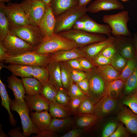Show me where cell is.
I'll list each match as a JSON object with an SVG mask.
<instances>
[{
  "label": "cell",
  "instance_id": "obj_1",
  "mask_svg": "<svg viewBox=\"0 0 137 137\" xmlns=\"http://www.w3.org/2000/svg\"><path fill=\"white\" fill-rule=\"evenodd\" d=\"M77 47L72 41L54 34L43 38L41 43L34 48L33 51L40 54H51L58 51Z\"/></svg>",
  "mask_w": 137,
  "mask_h": 137
},
{
  "label": "cell",
  "instance_id": "obj_2",
  "mask_svg": "<svg viewBox=\"0 0 137 137\" xmlns=\"http://www.w3.org/2000/svg\"><path fill=\"white\" fill-rule=\"evenodd\" d=\"M51 54H40L33 50L18 55H9L4 61L9 64L46 67L50 61Z\"/></svg>",
  "mask_w": 137,
  "mask_h": 137
},
{
  "label": "cell",
  "instance_id": "obj_3",
  "mask_svg": "<svg viewBox=\"0 0 137 137\" xmlns=\"http://www.w3.org/2000/svg\"><path fill=\"white\" fill-rule=\"evenodd\" d=\"M87 8L79 5L74 6L56 17L54 33L71 29L76 22L86 13Z\"/></svg>",
  "mask_w": 137,
  "mask_h": 137
},
{
  "label": "cell",
  "instance_id": "obj_4",
  "mask_svg": "<svg viewBox=\"0 0 137 137\" xmlns=\"http://www.w3.org/2000/svg\"><path fill=\"white\" fill-rule=\"evenodd\" d=\"M129 19V12L126 10L114 14L105 15L102 19L103 22L110 27L113 36L120 35L131 37L132 34L127 26Z\"/></svg>",
  "mask_w": 137,
  "mask_h": 137
},
{
  "label": "cell",
  "instance_id": "obj_5",
  "mask_svg": "<svg viewBox=\"0 0 137 137\" xmlns=\"http://www.w3.org/2000/svg\"><path fill=\"white\" fill-rule=\"evenodd\" d=\"M57 34L72 41L75 44L77 47L79 48L104 40L107 38L104 34L73 29Z\"/></svg>",
  "mask_w": 137,
  "mask_h": 137
},
{
  "label": "cell",
  "instance_id": "obj_6",
  "mask_svg": "<svg viewBox=\"0 0 137 137\" xmlns=\"http://www.w3.org/2000/svg\"><path fill=\"white\" fill-rule=\"evenodd\" d=\"M10 33L23 40L34 48L42 42L43 38L38 26L29 24L18 26L9 23Z\"/></svg>",
  "mask_w": 137,
  "mask_h": 137
},
{
  "label": "cell",
  "instance_id": "obj_7",
  "mask_svg": "<svg viewBox=\"0 0 137 137\" xmlns=\"http://www.w3.org/2000/svg\"><path fill=\"white\" fill-rule=\"evenodd\" d=\"M10 107L12 110L16 111L19 115L25 137L41 131L33 123L30 116V110L25 100L21 101L15 99H10Z\"/></svg>",
  "mask_w": 137,
  "mask_h": 137
},
{
  "label": "cell",
  "instance_id": "obj_8",
  "mask_svg": "<svg viewBox=\"0 0 137 137\" xmlns=\"http://www.w3.org/2000/svg\"><path fill=\"white\" fill-rule=\"evenodd\" d=\"M89 83L87 95L96 104L105 94L106 82L96 68L85 72Z\"/></svg>",
  "mask_w": 137,
  "mask_h": 137
},
{
  "label": "cell",
  "instance_id": "obj_9",
  "mask_svg": "<svg viewBox=\"0 0 137 137\" xmlns=\"http://www.w3.org/2000/svg\"><path fill=\"white\" fill-rule=\"evenodd\" d=\"M20 4L24 10L30 24L38 26L47 5L41 0H24Z\"/></svg>",
  "mask_w": 137,
  "mask_h": 137
},
{
  "label": "cell",
  "instance_id": "obj_10",
  "mask_svg": "<svg viewBox=\"0 0 137 137\" xmlns=\"http://www.w3.org/2000/svg\"><path fill=\"white\" fill-rule=\"evenodd\" d=\"M1 42L7 53L10 55H20L33 51L34 49L29 44L10 33Z\"/></svg>",
  "mask_w": 137,
  "mask_h": 137
},
{
  "label": "cell",
  "instance_id": "obj_11",
  "mask_svg": "<svg viewBox=\"0 0 137 137\" xmlns=\"http://www.w3.org/2000/svg\"><path fill=\"white\" fill-rule=\"evenodd\" d=\"M3 10L9 24L20 26L30 24L20 4L10 3L6 6L5 5Z\"/></svg>",
  "mask_w": 137,
  "mask_h": 137
},
{
  "label": "cell",
  "instance_id": "obj_12",
  "mask_svg": "<svg viewBox=\"0 0 137 137\" xmlns=\"http://www.w3.org/2000/svg\"><path fill=\"white\" fill-rule=\"evenodd\" d=\"M114 43L117 51L124 58L128 60L135 57V48L132 38L116 36Z\"/></svg>",
  "mask_w": 137,
  "mask_h": 137
},
{
  "label": "cell",
  "instance_id": "obj_13",
  "mask_svg": "<svg viewBox=\"0 0 137 137\" xmlns=\"http://www.w3.org/2000/svg\"><path fill=\"white\" fill-rule=\"evenodd\" d=\"M56 23V17L49 4L47 5L44 14L38 26L43 38L55 34Z\"/></svg>",
  "mask_w": 137,
  "mask_h": 137
},
{
  "label": "cell",
  "instance_id": "obj_14",
  "mask_svg": "<svg viewBox=\"0 0 137 137\" xmlns=\"http://www.w3.org/2000/svg\"><path fill=\"white\" fill-rule=\"evenodd\" d=\"M116 106L115 99L105 95L95 104L94 114L100 119L111 113Z\"/></svg>",
  "mask_w": 137,
  "mask_h": 137
},
{
  "label": "cell",
  "instance_id": "obj_15",
  "mask_svg": "<svg viewBox=\"0 0 137 137\" xmlns=\"http://www.w3.org/2000/svg\"><path fill=\"white\" fill-rule=\"evenodd\" d=\"M124 8V6L118 0H95L87 7V12L95 13Z\"/></svg>",
  "mask_w": 137,
  "mask_h": 137
},
{
  "label": "cell",
  "instance_id": "obj_16",
  "mask_svg": "<svg viewBox=\"0 0 137 137\" xmlns=\"http://www.w3.org/2000/svg\"><path fill=\"white\" fill-rule=\"evenodd\" d=\"M81 19L84 23V31L104 34L108 37L112 35L111 29L108 24H102L97 23L86 13Z\"/></svg>",
  "mask_w": 137,
  "mask_h": 137
},
{
  "label": "cell",
  "instance_id": "obj_17",
  "mask_svg": "<svg viewBox=\"0 0 137 137\" xmlns=\"http://www.w3.org/2000/svg\"><path fill=\"white\" fill-rule=\"evenodd\" d=\"M117 118L126 127L127 131L137 136V114L128 108H125L117 115Z\"/></svg>",
  "mask_w": 137,
  "mask_h": 137
},
{
  "label": "cell",
  "instance_id": "obj_18",
  "mask_svg": "<svg viewBox=\"0 0 137 137\" xmlns=\"http://www.w3.org/2000/svg\"><path fill=\"white\" fill-rule=\"evenodd\" d=\"M81 57L87 58L80 48L76 47L69 49L60 50L51 54L50 60L55 62H60Z\"/></svg>",
  "mask_w": 137,
  "mask_h": 137
},
{
  "label": "cell",
  "instance_id": "obj_19",
  "mask_svg": "<svg viewBox=\"0 0 137 137\" xmlns=\"http://www.w3.org/2000/svg\"><path fill=\"white\" fill-rule=\"evenodd\" d=\"M24 99L31 111L40 112L48 110L50 102L40 94L33 95H25Z\"/></svg>",
  "mask_w": 137,
  "mask_h": 137
},
{
  "label": "cell",
  "instance_id": "obj_20",
  "mask_svg": "<svg viewBox=\"0 0 137 137\" xmlns=\"http://www.w3.org/2000/svg\"><path fill=\"white\" fill-rule=\"evenodd\" d=\"M73 127L81 130L83 132L89 130L99 119L93 114L74 115Z\"/></svg>",
  "mask_w": 137,
  "mask_h": 137
},
{
  "label": "cell",
  "instance_id": "obj_21",
  "mask_svg": "<svg viewBox=\"0 0 137 137\" xmlns=\"http://www.w3.org/2000/svg\"><path fill=\"white\" fill-rule=\"evenodd\" d=\"M114 37L112 35L108 37L105 40L93 43L80 48L90 60L100 53L105 47L114 42Z\"/></svg>",
  "mask_w": 137,
  "mask_h": 137
},
{
  "label": "cell",
  "instance_id": "obj_22",
  "mask_svg": "<svg viewBox=\"0 0 137 137\" xmlns=\"http://www.w3.org/2000/svg\"><path fill=\"white\" fill-rule=\"evenodd\" d=\"M48 111L36 112L30 114L33 123L41 131L47 130L51 123L52 117Z\"/></svg>",
  "mask_w": 137,
  "mask_h": 137
},
{
  "label": "cell",
  "instance_id": "obj_23",
  "mask_svg": "<svg viewBox=\"0 0 137 137\" xmlns=\"http://www.w3.org/2000/svg\"><path fill=\"white\" fill-rule=\"evenodd\" d=\"M46 68L49 72V81L58 91L63 88L61 80L60 62L50 61Z\"/></svg>",
  "mask_w": 137,
  "mask_h": 137
},
{
  "label": "cell",
  "instance_id": "obj_24",
  "mask_svg": "<svg viewBox=\"0 0 137 137\" xmlns=\"http://www.w3.org/2000/svg\"><path fill=\"white\" fill-rule=\"evenodd\" d=\"M7 81L8 87L13 92L14 99L21 101H24L26 92L21 79L12 75L8 77Z\"/></svg>",
  "mask_w": 137,
  "mask_h": 137
},
{
  "label": "cell",
  "instance_id": "obj_25",
  "mask_svg": "<svg viewBox=\"0 0 137 137\" xmlns=\"http://www.w3.org/2000/svg\"><path fill=\"white\" fill-rule=\"evenodd\" d=\"M50 4L56 17L70 8L78 5L79 0H52Z\"/></svg>",
  "mask_w": 137,
  "mask_h": 137
},
{
  "label": "cell",
  "instance_id": "obj_26",
  "mask_svg": "<svg viewBox=\"0 0 137 137\" xmlns=\"http://www.w3.org/2000/svg\"><path fill=\"white\" fill-rule=\"evenodd\" d=\"M6 68L11 72L13 75L19 76L22 78L32 77L33 66L18 64H10L5 65L0 64V69L2 68Z\"/></svg>",
  "mask_w": 137,
  "mask_h": 137
},
{
  "label": "cell",
  "instance_id": "obj_27",
  "mask_svg": "<svg viewBox=\"0 0 137 137\" xmlns=\"http://www.w3.org/2000/svg\"><path fill=\"white\" fill-rule=\"evenodd\" d=\"M49 110L53 118L64 119L74 115L68 106L61 105L55 100L50 102Z\"/></svg>",
  "mask_w": 137,
  "mask_h": 137
},
{
  "label": "cell",
  "instance_id": "obj_28",
  "mask_svg": "<svg viewBox=\"0 0 137 137\" xmlns=\"http://www.w3.org/2000/svg\"><path fill=\"white\" fill-rule=\"evenodd\" d=\"M74 119L71 116L64 119L53 118L48 130L54 132H60L73 127Z\"/></svg>",
  "mask_w": 137,
  "mask_h": 137
},
{
  "label": "cell",
  "instance_id": "obj_29",
  "mask_svg": "<svg viewBox=\"0 0 137 137\" xmlns=\"http://www.w3.org/2000/svg\"><path fill=\"white\" fill-rule=\"evenodd\" d=\"M96 68L106 82L119 79L121 73L116 70L111 64L97 66Z\"/></svg>",
  "mask_w": 137,
  "mask_h": 137
},
{
  "label": "cell",
  "instance_id": "obj_30",
  "mask_svg": "<svg viewBox=\"0 0 137 137\" xmlns=\"http://www.w3.org/2000/svg\"><path fill=\"white\" fill-rule=\"evenodd\" d=\"M21 80L27 95H33L40 93L42 83L37 79L28 77L22 78Z\"/></svg>",
  "mask_w": 137,
  "mask_h": 137
},
{
  "label": "cell",
  "instance_id": "obj_31",
  "mask_svg": "<svg viewBox=\"0 0 137 137\" xmlns=\"http://www.w3.org/2000/svg\"><path fill=\"white\" fill-rule=\"evenodd\" d=\"M125 83V82L119 79L106 82L104 95L115 99L119 95L124 89Z\"/></svg>",
  "mask_w": 137,
  "mask_h": 137
},
{
  "label": "cell",
  "instance_id": "obj_32",
  "mask_svg": "<svg viewBox=\"0 0 137 137\" xmlns=\"http://www.w3.org/2000/svg\"><path fill=\"white\" fill-rule=\"evenodd\" d=\"M0 95L1 99V105L8 111L9 115V121L11 125L15 127L16 121L10 111V99L7 91L5 85L0 79Z\"/></svg>",
  "mask_w": 137,
  "mask_h": 137
},
{
  "label": "cell",
  "instance_id": "obj_33",
  "mask_svg": "<svg viewBox=\"0 0 137 137\" xmlns=\"http://www.w3.org/2000/svg\"><path fill=\"white\" fill-rule=\"evenodd\" d=\"M4 3H0V41H2L10 33L9 22L4 11Z\"/></svg>",
  "mask_w": 137,
  "mask_h": 137
},
{
  "label": "cell",
  "instance_id": "obj_34",
  "mask_svg": "<svg viewBox=\"0 0 137 137\" xmlns=\"http://www.w3.org/2000/svg\"><path fill=\"white\" fill-rule=\"evenodd\" d=\"M41 83L40 93L50 102L55 100L58 90L49 81Z\"/></svg>",
  "mask_w": 137,
  "mask_h": 137
},
{
  "label": "cell",
  "instance_id": "obj_35",
  "mask_svg": "<svg viewBox=\"0 0 137 137\" xmlns=\"http://www.w3.org/2000/svg\"><path fill=\"white\" fill-rule=\"evenodd\" d=\"M137 91V64L133 73L125 82L124 93L127 95L132 94Z\"/></svg>",
  "mask_w": 137,
  "mask_h": 137
},
{
  "label": "cell",
  "instance_id": "obj_36",
  "mask_svg": "<svg viewBox=\"0 0 137 137\" xmlns=\"http://www.w3.org/2000/svg\"><path fill=\"white\" fill-rule=\"evenodd\" d=\"M95 104L87 96L82 102L74 115L89 113L94 114Z\"/></svg>",
  "mask_w": 137,
  "mask_h": 137
},
{
  "label": "cell",
  "instance_id": "obj_37",
  "mask_svg": "<svg viewBox=\"0 0 137 137\" xmlns=\"http://www.w3.org/2000/svg\"><path fill=\"white\" fill-rule=\"evenodd\" d=\"M33 77L37 79L41 83L49 81V72L46 67L40 66H33Z\"/></svg>",
  "mask_w": 137,
  "mask_h": 137
},
{
  "label": "cell",
  "instance_id": "obj_38",
  "mask_svg": "<svg viewBox=\"0 0 137 137\" xmlns=\"http://www.w3.org/2000/svg\"><path fill=\"white\" fill-rule=\"evenodd\" d=\"M137 64V59L135 57L128 60L127 63L119 78L126 82L134 71Z\"/></svg>",
  "mask_w": 137,
  "mask_h": 137
},
{
  "label": "cell",
  "instance_id": "obj_39",
  "mask_svg": "<svg viewBox=\"0 0 137 137\" xmlns=\"http://www.w3.org/2000/svg\"><path fill=\"white\" fill-rule=\"evenodd\" d=\"M128 60L117 51L111 59V64L116 70L121 72L126 66Z\"/></svg>",
  "mask_w": 137,
  "mask_h": 137
},
{
  "label": "cell",
  "instance_id": "obj_40",
  "mask_svg": "<svg viewBox=\"0 0 137 137\" xmlns=\"http://www.w3.org/2000/svg\"><path fill=\"white\" fill-rule=\"evenodd\" d=\"M60 62L62 83L63 88L67 91L74 82L68 71L65 62Z\"/></svg>",
  "mask_w": 137,
  "mask_h": 137
},
{
  "label": "cell",
  "instance_id": "obj_41",
  "mask_svg": "<svg viewBox=\"0 0 137 137\" xmlns=\"http://www.w3.org/2000/svg\"><path fill=\"white\" fill-rule=\"evenodd\" d=\"M71 98L69 96L67 91L63 88L58 91L55 99L59 104L65 106H68Z\"/></svg>",
  "mask_w": 137,
  "mask_h": 137
},
{
  "label": "cell",
  "instance_id": "obj_42",
  "mask_svg": "<svg viewBox=\"0 0 137 137\" xmlns=\"http://www.w3.org/2000/svg\"><path fill=\"white\" fill-rule=\"evenodd\" d=\"M134 113L137 114V91L128 96L122 101Z\"/></svg>",
  "mask_w": 137,
  "mask_h": 137
},
{
  "label": "cell",
  "instance_id": "obj_43",
  "mask_svg": "<svg viewBox=\"0 0 137 137\" xmlns=\"http://www.w3.org/2000/svg\"><path fill=\"white\" fill-rule=\"evenodd\" d=\"M65 65L68 71L74 82H76L86 78L85 72L74 69L68 66L66 63Z\"/></svg>",
  "mask_w": 137,
  "mask_h": 137
},
{
  "label": "cell",
  "instance_id": "obj_44",
  "mask_svg": "<svg viewBox=\"0 0 137 137\" xmlns=\"http://www.w3.org/2000/svg\"><path fill=\"white\" fill-rule=\"evenodd\" d=\"M90 60L96 67L111 64V60L106 57L100 53L94 56Z\"/></svg>",
  "mask_w": 137,
  "mask_h": 137
},
{
  "label": "cell",
  "instance_id": "obj_45",
  "mask_svg": "<svg viewBox=\"0 0 137 137\" xmlns=\"http://www.w3.org/2000/svg\"><path fill=\"white\" fill-rule=\"evenodd\" d=\"M68 95L71 98L85 97L87 96L79 89L75 82H73L67 91Z\"/></svg>",
  "mask_w": 137,
  "mask_h": 137
},
{
  "label": "cell",
  "instance_id": "obj_46",
  "mask_svg": "<svg viewBox=\"0 0 137 137\" xmlns=\"http://www.w3.org/2000/svg\"><path fill=\"white\" fill-rule=\"evenodd\" d=\"M117 126V123L114 122H111L107 123L102 130V136L103 137H110L115 130Z\"/></svg>",
  "mask_w": 137,
  "mask_h": 137
},
{
  "label": "cell",
  "instance_id": "obj_47",
  "mask_svg": "<svg viewBox=\"0 0 137 137\" xmlns=\"http://www.w3.org/2000/svg\"><path fill=\"white\" fill-rule=\"evenodd\" d=\"M117 51L113 42L105 47L100 53L106 57L111 60Z\"/></svg>",
  "mask_w": 137,
  "mask_h": 137
},
{
  "label": "cell",
  "instance_id": "obj_48",
  "mask_svg": "<svg viewBox=\"0 0 137 137\" xmlns=\"http://www.w3.org/2000/svg\"><path fill=\"white\" fill-rule=\"evenodd\" d=\"M86 97L71 98L68 107L74 115Z\"/></svg>",
  "mask_w": 137,
  "mask_h": 137
},
{
  "label": "cell",
  "instance_id": "obj_49",
  "mask_svg": "<svg viewBox=\"0 0 137 137\" xmlns=\"http://www.w3.org/2000/svg\"><path fill=\"white\" fill-rule=\"evenodd\" d=\"M77 59L80 65L86 72L96 67L91 61L87 58L81 57Z\"/></svg>",
  "mask_w": 137,
  "mask_h": 137
},
{
  "label": "cell",
  "instance_id": "obj_50",
  "mask_svg": "<svg viewBox=\"0 0 137 137\" xmlns=\"http://www.w3.org/2000/svg\"><path fill=\"white\" fill-rule=\"evenodd\" d=\"M126 129V128L124 127L123 124L120 123L118 125L115 131L110 137H128L129 134Z\"/></svg>",
  "mask_w": 137,
  "mask_h": 137
},
{
  "label": "cell",
  "instance_id": "obj_51",
  "mask_svg": "<svg viewBox=\"0 0 137 137\" xmlns=\"http://www.w3.org/2000/svg\"><path fill=\"white\" fill-rule=\"evenodd\" d=\"M80 90L84 93L88 95L89 91V83L87 79H85L75 83Z\"/></svg>",
  "mask_w": 137,
  "mask_h": 137
},
{
  "label": "cell",
  "instance_id": "obj_52",
  "mask_svg": "<svg viewBox=\"0 0 137 137\" xmlns=\"http://www.w3.org/2000/svg\"><path fill=\"white\" fill-rule=\"evenodd\" d=\"M66 64L71 68L86 72L80 65L77 59H74L65 61Z\"/></svg>",
  "mask_w": 137,
  "mask_h": 137
},
{
  "label": "cell",
  "instance_id": "obj_53",
  "mask_svg": "<svg viewBox=\"0 0 137 137\" xmlns=\"http://www.w3.org/2000/svg\"><path fill=\"white\" fill-rule=\"evenodd\" d=\"M79 129L74 128L72 130L61 136V137H79L83 133Z\"/></svg>",
  "mask_w": 137,
  "mask_h": 137
},
{
  "label": "cell",
  "instance_id": "obj_54",
  "mask_svg": "<svg viewBox=\"0 0 137 137\" xmlns=\"http://www.w3.org/2000/svg\"><path fill=\"white\" fill-rule=\"evenodd\" d=\"M33 136L35 137H55L58 136V135L55 132L47 130L40 131L36 135Z\"/></svg>",
  "mask_w": 137,
  "mask_h": 137
},
{
  "label": "cell",
  "instance_id": "obj_55",
  "mask_svg": "<svg viewBox=\"0 0 137 137\" xmlns=\"http://www.w3.org/2000/svg\"><path fill=\"white\" fill-rule=\"evenodd\" d=\"M21 128L17 127L11 129L8 132L9 136L11 137H25L23 132L20 131Z\"/></svg>",
  "mask_w": 137,
  "mask_h": 137
},
{
  "label": "cell",
  "instance_id": "obj_56",
  "mask_svg": "<svg viewBox=\"0 0 137 137\" xmlns=\"http://www.w3.org/2000/svg\"><path fill=\"white\" fill-rule=\"evenodd\" d=\"M9 54L7 53L2 42H0V61H5Z\"/></svg>",
  "mask_w": 137,
  "mask_h": 137
},
{
  "label": "cell",
  "instance_id": "obj_57",
  "mask_svg": "<svg viewBox=\"0 0 137 137\" xmlns=\"http://www.w3.org/2000/svg\"><path fill=\"white\" fill-rule=\"evenodd\" d=\"M72 29L84 30V24L81 18L76 22L73 25Z\"/></svg>",
  "mask_w": 137,
  "mask_h": 137
},
{
  "label": "cell",
  "instance_id": "obj_58",
  "mask_svg": "<svg viewBox=\"0 0 137 137\" xmlns=\"http://www.w3.org/2000/svg\"><path fill=\"white\" fill-rule=\"evenodd\" d=\"M132 38L135 48L136 54L135 57L137 59V32H135L133 34Z\"/></svg>",
  "mask_w": 137,
  "mask_h": 137
},
{
  "label": "cell",
  "instance_id": "obj_59",
  "mask_svg": "<svg viewBox=\"0 0 137 137\" xmlns=\"http://www.w3.org/2000/svg\"><path fill=\"white\" fill-rule=\"evenodd\" d=\"M92 0H79L78 5L80 6L86 7Z\"/></svg>",
  "mask_w": 137,
  "mask_h": 137
},
{
  "label": "cell",
  "instance_id": "obj_60",
  "mask_svg": "<svg viewBox=\"0 0 137 137\" xmlns=\"http://www.w3.org/2000/svg\"><path fill=\"white\" fill-rule=\"evenodd\" d=\"M0 137H7V135L3 131L2 129V126L1 124L0 126Z\"/></svg>",
  "mask_w": 137,
  "mask_h": 137
},
{
  "label": "cell",
  "instance_id": "obj_61",
  "mask_svg": "<svg viewBox=\"0 0 137 137\" xmlns=\"http://www.w3.org/2000/svg\"><path fill=\"white\" fill-rule=\"evenodd\" d=\"M46 5L49 4L52 0H41Z\"/></svg>",
  "mask_w": 137,
  "mask_h": 137
},
{
  "label": "cell",
  "instance_id": "obj_62",
  "mask_svg": "<svg viewBox=\"0 0 137 137\" xmlns=\"http://www.w3.org/2000/svg\"><path fill=\"white\" fill-rule=\"evenodd\" d=\"M11 0H0V2L4 3L5 2H8Z\"/></svg>",
  "mask_w": 137,
  "mask_h": 137
},
{
  "label": "cell",
  "instance_id": "obj_63",
  "mask_svg": "<svg viewBox=\"0 0 137 137\" xmlns=\"http://www.w3.org/2000/svg\"><path fill=\"white\" fill-rule=\"evenodd\" d=\"M120 0L122 1H123V2H126L128 1H129V0Z\"/></svg>",
  "mask_w": 137,
  "mask_h": 137
}]
</instances>
